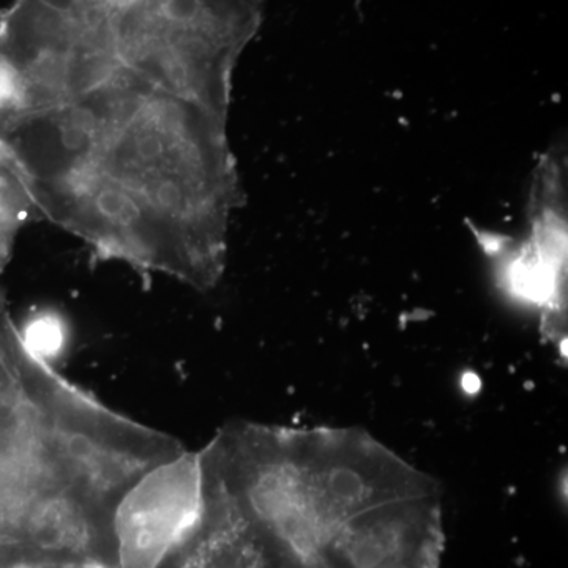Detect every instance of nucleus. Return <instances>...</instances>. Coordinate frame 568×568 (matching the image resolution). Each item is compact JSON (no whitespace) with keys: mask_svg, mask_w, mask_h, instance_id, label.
Segmentation results:
<instances>
[{"mask_svg":"<svg viewBox=\"0 0 568 568\" xmlns=\"http://www.w3.org/2000/svg\"><path fill=\"white\" fill-rule=\"evenodd\" d=\"M40 219L28 186L10 156L0 148V275L9 264L18 235Z\"/></svg>","mask_w":568,"mask_h":568,"instance_id":"5","label":"nucleus"},{"mask_svg":"<svg viewBox=\"0 0 568 568\" xmlns=\"http://www.w3.org/2000/svg\"><path fill=\"white\" fill-rule=\"evenodd\" d=\"M21 334L32 353L50 364L52 357H58L62 353L67 343L65 323L54 313H40L33 316Z\"/></svg>","mask_w":568,"mask_h":568,"instance_id":"6","label":"nucleus"},{"mask_svg":"<svg viewBox=\"0 0 568 568\" xmlns=\"http://www.w3.org/2000/svg\"><path fill=\"white\" fill-rule=\"evenodd\" d=\"M201 508L197 452L152 467L122 497L114 515L118 568H159L185 538Z\"/></svg>","mask_w":568,"mask_h":568,"instance_id":"4","label":"nucleus"},{"mask_svg":"<svg viewBox=\"0 0 568 568\" xmlns=\"http://www.w3.org/2000/svg\"><path fill=\"white\" fill-rule=\"evenodd\" d=\"M271 568H440L443 493L362 429L233 422L197 452Z\"/></svg>","mask_w":568,"mask_h":568,"instance_id":"2","label":"nucleus"},{"mask_svg":"<svg viewBox=\"0 0 568 568\" xmlns=\"http://www.w3.org/2000/svg\"><path fill=\"white\" fill-rule=\"evenodd\" d=\"M0 36V148L40 219L209 290L223 268V93L125 50L119 11Z\"/></svg>","mask_w":568,"mask_h":568,"instance_id":"1","label":"nucleus"},{"mask_svg":"<svg viewBox=\"0 0 568 568\" xmlns=\"http://www.w3.org/2000/svg\"><path fill=\"white\" fill-rule=\"evenodd\" d=\"M183 450L32 353L0 295V568H118L122 497Z\"/></svg>","mask_w":568,"mask_h":568,"instance_id":"3","label":"nucleus"}]
</instances>
